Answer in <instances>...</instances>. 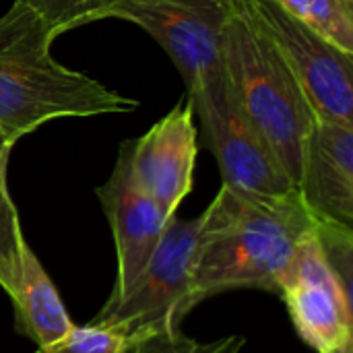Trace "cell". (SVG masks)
<instances>
[{"instance_id":"obj_9","label":"cell","mask_w":353,"mask_h":353,"mask_svg":"<svg viewBox=\"0 0 353 353\" xmlns=\"http://www.w3.org/2000/svg\"><path fill=\"white\" fill-rule=\"evenodd\" d=\"M95 192L99 196L103 215L110 221L116 244L118 275L108 298L116 300L126 294L143 275L161 242L170 219L163 217L155 201L137 182L130 168V141L120 145L112 176Z\"/></svg>"},{"instance_id":"obj_3","label":"cell","mask_w":353,"mask_h":353,"mask_svg":"<svg viewBox=\"0 0 353 353\" xmlns=\"http://www.w3.org/2000/svg\"><path fill=\"white\" fill-rule=\"evenodd\" d=\"M221 64L246 118L298 188L304 143L316 116L294 70L246 0L225 25Z\"/></svg>"},{"instance_id":"obj_7","label":"cell","mask_w":353,"mask_h":353,"mask_svg":"<svg viewBox=\"0 0 353 353\" xmlns=\"http://www.w3.org/2000/svg\"><path fill=\"white\" fill-rule=\"evenodd\" d=\"M300 81L316 118L353 126V54L296 21L273 0H246Z\"/></svg>"},{"instance_id":"obj_6","label":"cell","mask_w":353,"mask_h":353,"mask_svg":"<svg viewBox=\"0 0 353 353\" xmlns=\"http://www.w3.org/2000/svg\"><path fill=\"white\" fill-rule=\"evenodd\" d=\"M242 0H114L108 19L145 29L180 70L186 91L217 74L228 21Z\"/></svg>"},{"instance_id":"obj_18","label":"cell","mask_w":353,"mask_h":353,"mask_svg":"<svg viewBox=\"0 0 353 353\" xmlns=\"http://www.w3.org/2000/svg\"><path fill=\"white\" fill-rule=\"evenodd\" d=\"M246 345V337L242 335H230L215 341H194L190 337H184L178 333L157 335L153 339H147L139 345H134L128 353H240Z\"/></svg>"},{"instance_id":"obj_12","label":"cell","mask_w":353,"mask_h":353,"mask_svg":"<svg viewBox=\"0 0 353 353\" xmlns=\"http://www.w3.org/2000/svg\"><path fill=\"white\" fill-rule=\"evenodd\" d=\"M10 302L14 308L17 333L37 347L56 343L74 327L56 285L27 240L21 244V277Z\"/></svg>"},{"instance_id":"obj_10","label":"cell","mask_w":353,"mask_h":353,"mask_svg":"<svg viewBox=\"0 0 353 353\" xmlns=\"http://www.w3.org/2000/svg\"><path fill=\"white\" fill-rule=\"evenodd\" d=\"M196 126L190 101L172 108L141 139L130 141V168L141 188L172 219L192 190L196 163Z\"/></svg>"},{"instance_id":"obj_16","label":"cell","mask_w":353,"mask_h":353,"mask_svg":"<svg viewBox=\"0 0 353 353\" xmlns=\"http://www.w3.org/2000/svg\"><path fill=\"white\" fill-rule=\"evenodd\" d=\"M39 12L56 35L81 25L108 19L114 0H19Z\"/></svg>"},{"instance_id":"obj_2","label":"cell","mask_w":353,"mask_h":353,"mask_svg":"<svg viewBox=\"0 0 353 353\" xmlns=\"http://www.w3.org/2000/svg\"><path fill=\"white\" fill-rule=\"evenodd\" d=\"M56 37L19 0L0 17V130L14 143L52 120L139 110L137 99L60 64L52 56Z\"/></svg>"},{"instance_id":"obj_17","label":"cell","mask_w":353,"mask_h":353,"mask_svg":"<svg viewBox=\"0 0 353 353\" xmlns=\"http://www.w3.org/2000/svg\"><path fill=\"white\" fill-rule=\"evenodd\" d=\"M314 236L323 250V256L333 271V275L339 279L345 292L352 294V269H353V230L335 225V223H323L314 219Z\"/></svg>"},{"instance_id":"obj_5","label":"cell","mask_w":353,"mask_h":353,"mask_svg":"<svg viewBox=\"0 0 353 353\" xmlns=\"http://www.w3.org/2000/svg\"><path fill=\"white\" fill-rule=\"evenodd\" d=\"M201 122L225 188L256 201H279L298 192L263 137L240 108L223 68L186 91Z\"/></svg>"},{"instance_id":"obj_8","label":"cell","mask_w":353,"mask_h":353,"mask_svg":"<svg viewBox=\"0 0 353 353\" xmlns=\"http://www.w3.org/2000/svg\"><path fill=\"white\" fill-rule=\"evenodd\" d=\"M290 319L316 353H339L352 345V294L329 269L314 230L300 242L277 281Z\"/></svg>"},{"instance_id":"obj_13","label":"cell","mask_w":353,"mask_h":353,"mask_svg":"<svg viewBox=\"0 0 353 353\" xmlns=\"http://www.w3.org/2000/svg\"><path fill=\"white\" fill-rule=\"evenodd\" d=\"M14 141L0 130V288L8 298L14 296L21 277V244L25 240L17 207L6 184L8 157Z\"/></svg>"},{"instance_id":"obj_1","label":"cell","mask_w":353,"mask_h":353,"mask_svg":"<svg viewBox=\"0 0 353 353\" xmlns=\"http://www.w3.org/2000/svg\"><path fill=\"white\" fill-rule=\"evenodd\" d=\"M201 219L194 246L199 300L246 288L277 292L300 242L314 230L300 192L256 201L221 186Z\"/></svg>"},{"instance_id":"obj_11","label":"cell","mask_w":353,"mask_h":353,"mask_svg":"<svg viewBox=\"0 0 353 353\" xmlns=\"http://www.w3.org/2000/svg\"><path fill=\"white\" fill-rule=\"evenodd\" d=\"M298 192L316 221L353 230V126L314 120L302 151Z\"/></svg>"},{"instance_id":"obj_15","label":"cell","mask_w":353,"mask_h":353,"mask_svg":"<svg viewBox=\"0 0 353 353\" xmlns=\"http://www.w3.org/2000/svg\"><path fill=\"white\" fill-rule=\"evenodd\" d=\"M130 343L122 329L108 323L72 327L52 345L37 347L35 353H128Z\"/></svg>"},{"instance_id":"obj_14","label":"cell","mask_w":353,"mask_h":353,"mask_svg":"<svg viewBox=\"0 0 353 353\" xmlns=\"http://www.w3.org/2000/svg\"><path fill=\"white\" fill-rule=\"evenodd\" d=\"M339 50L353 54V0H273Z\"/></svg>"},{"instance_id":"obj_4","label":"cell","mask_w":353,"mask_h":353,"mask_svg":"<svg viewBox=\"0 0 353 353\" xmlns=\"http://www.w3.org/2000/svg\"><path fill=\"white\" fill-rule=\"evenodd\" d=\"M194 219H170L157 250L137 283L108 300L93 323L122 329L130 350L157 335L178 333L182 319L201 302L194 292V246L201 230Z\"/></svg>"}]
</instances>
